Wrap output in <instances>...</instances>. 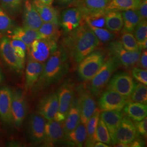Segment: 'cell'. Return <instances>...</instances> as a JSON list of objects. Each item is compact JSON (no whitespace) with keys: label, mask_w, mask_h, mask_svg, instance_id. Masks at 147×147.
<instances>
[{"label":"cell","mask_w":147,"mask_h":147,"mask_svg":"<svg viewBox=\"0 0 147 147\" xmlns=\"http://www.w3.org/2000/svg\"><path fill=\"white\" fill-rule=\"evenodd\" d=\"M11 111L13 122L16 126H20L25 119L27 112L26 100L22 92L16 90L12 92Z\"/></svg>","instance_id":"12"},{"label":"cell","mask_w":147,"mask_h":147,"mask_svg":"<svg viewBox=\"0 0 147 147\" xmlns=\"http://www.w3.org/2000/svg\"><path fill=\"white\" fill-rule=\"evenodd\" d=\"M58 47L57 42L44 39L34 40L27 49L28 59L40 63L45 62Z\"/></svg>","instance_id":"6"},{"label":"cell","mask_w":147,"mask_h":147,"mask_svg":"<svg viewBox=\"0 0 147 147\" xmlns=\"http://www.w3.org/2000/svg\"><path fill=\"white\" fill-rule=\"evenodd\" d=\"M3 80V75H2V73H1V71L0 70V84L2 82Z\"/></svg>","instance_id":"51"},{"label":"cell","mask_w":147,"mask_h":147,"mask_svg":"<svg viewBox=\"0 0 147 147\" xmlns=\"http://www.w3.org/2000/svg\"><path fill=\"white\" fill-rule=\"evenodd\" d=\"M134 36L139 47L142 50L147 49V22L146 20H142L137 25L134 31Z\"/></svg>","instance_id":"33"},{"label":"cell","mask_w":147,"mask_h":147,"mask_svg":"<svg viewBox=\"0 0 147 147\" xmlns=\"http://www.w3.org/2000/svg\"><path fill=\"white\" fill-rule=\"evenodd\" d=\"M137 136L138 134L134 123L127 117H123L117 129L112 144L114 146L117 143L130 144Z\"/></svg>","instance_id":"13"},{"label":"cell","mask_w":147,"mask_h":147,"mask_svg":"<svg viewBox=\"0 0 147 147\" xmlns=\"http://www.w3.org/2000/svg\"><path fill=\"white\" fill-rule=\"evenodd\" d=\"M45 119L39 113H32L28 119V130L32 142L35 144L43 142L45 137Z\"/></svg>","instance_id":"15"},{"label":"cell","mask_w":147,"mask_h":147,"mask_svg":"<svg viewBox=\"0 0 147 147\" xmlns=\"http://www.w3.org/2000/svg\"><path fill=\"white\" fill-rule=\"evenodd\" d=\"M139 65L143 69L147 70V49H143L139 59Z\"/></svg>","instance_id":"45"},{"label":"cell","mask_w":147,"mask_h":147,"mask_svg":"<svg viewBox=\"0 0 147 147\" xmlns=\"http://www.w3.org/2000/svg\"><path fill=\"white\" fill-rule=\"evenodd\" d=\"M121 14L123 19L122 31L133 32L136 26L142 20L138 9L123 11Z\"/></svg>","instance_id":"28"},{"label":"cell","mask_w":147,"mask_h":147,"mask_svg":"<svg viewBox=\"0 0 147 147\" xmlns=\"http://www.w3.org/2000/svg\"><path fill=\"white\" fill-rule=\"evenodd\" d=\"M58 25L53 22H43L38 30L40 38L57 42L61 36Z\"/></svg>","instance_id":"32"},{"label":"cell","mask_w":147,"mask_h":147,"mask_svg":"<svg viewBox=\"0 0 147 147\" xmlns=\"http://www.w3.org/2000/svg\"><path fill=\"white\" fill-rule=\"evenodd\" d=\"M22 0H0L3 10L14 14L20 8Z\"/></svg>","instance_id":"41"},{"label":"cell","mask_w":147,"mask_h":147,"mask_svg":"<svg viewBox=\"0 0 147 147\" xmlns=\"http://www.w3.org/2000/svg\"><path fill=\"white\" fill-rule=\"evenodd\" d=\"M127 102V98L112 89H107L100 96L98 106L100 111H121Z\"/></svg>","instance_id":"8"},{"label":"cell","mask_w":147,"mask_h":147,"mask_svg":"<svg viewBox=\"0 0 147 147\" xmlns=\"http://www.w3.org/2000/svg\"><path fill=\"white\" fill-rule=\"evenodd\" d=\"M130 147H140L144 146V143L141 138H136L130 144Z\"/></svg>","instance_id":"46"},{"label":"cell","mask_w":147,"mask_h":147,"mask_svg":"<svg viewBox=\"0 0 147 147\" xmlns=\"http://www.w3.org/2000/svg\"><path fill=\"white\" fill-rule=\"evenodd\" d=\"M63 38L62 47L75 64L93 52L100 45V40L84 22Z\"/></svg>","instance_id":"1"},{"label":"cell","mask_w":147,"mask_h":147,"mask_svg":"<svg viewBox=\"0 0 147 147\" xmlns=\"http://www.w3.org/2000/svg\"><path fill=\"white\" fill-rule=\"evenodd\" d=\"M120 64L117 58L111 56L104 62L99 71L91 80L89 89L93 94L98 96L101 94Z\"/></svg>","instance_id":"3"},{"label":"cell","mask_w":147,"mask_h":147,"mask_svg":"<svg viewBox=\"0 0 147 147\" xmlns=\"http://www.w3.org/2000/svg\"><path fill=\"white\" fill-rule=\"evenodd\" d=\"M87 137L86 125L81 122L72 131L65 136L64 141L70 145L82 147Z\"/></svg>","instance_id":"26"},{"label":"cell","mask_w":147,"mask_h":147,"mask_svg":"<svg viewBox=\"0 0 147 147\" xmlns=\"http://www.w3.org/2000/svg\"><path fill=\"white\" fill-rule=\"evenodd\" d=\"M110 0H78L74 5L82 11L84 16L105 14Z\"/></svg>","instance_id":"18"},{"label":"cell","mask_w":147,"mask_h":147,"mask_svg":"<svg viewBox=\"0 0 147 147\" xmlns=\"http://www.w3.org/2000/svg\"><path fill=\"white\" fill-rule=\"evenodd\" d=\"M123 117L121 111H106L100 112V118L105 123L110 136L111 143H113L117 129Z\"/></svg>","instance_id":"21"},{"label":"cell","mask_w":147,"mask_h":147,"mask_svg":"<svg viewBox=\"0 0 147 147\" xmlns=\"http://www.w3.org/2000/svg\"><path fill=\"white\" fill-rule=\"evenodd\" d=\"M38 1L48 5H52L53 1V0H38Z\"/></svg>","instance_id":"50"},{"label":"cell","mask_w":147,"mask_h":147,"mask_svg":"<svg viewBox=\"0 0 147 147\" xmlns=\"http://www.w3.org/2000/svg\"><path fill=\"white\" fill-rule=\"evenodd\" d=\"M132 75L140 83L147 85V70L134 68L132 70Z\"/></svg>","instance_id":"42"},{"label":"cell","mask_w":147,"mask_h":147,"mask_svg":"<svg viewBox=\"0 0 147 147\" xmlns=\"http://www.w3.org/2000/svg\"><path fill=\"white\" fill-rule=\"evenodd\" d=\"M59 109L58 94L53 93L42 98L38 105V113L47 121L55 120Z\"/></svg>","instance_id":"16"},{"label":"cell","mask_w":147,"mask_h":147,"mask_svg":"<svg viewBox=\"0 0 147 147\" xmlns=\"http://www.w3.org/2000/svg\"><path fill=\"white\" fill-rule=\"evenodd\" d=\"M11 39H18L24 42L27 49L31 46L32 42L38 39H40L37 30L27 27H16L11 33Z\"/></svg>","instance_id":"25"},{"label":"cell","mask_w":147,"mask_h":147,"mask_svg":"<svg viewBox=\"0 0 147 147\" xmlns=\"http://www.w3.org/2000/svg\"><path fill=\"white\" fill-rule=\"evenodd\" d=\"M142 20H146L147 18V0H142L138 9Z\"/></svg>","instance_id":"44"},{"label":"cell","mask_w":147,"mask_h":147,"mask_svg":"<svg viewBox=\"0 0 147 147\" xmlns=\"http://www.w3.org/2000/svg\"><path fill=\"white\" fill-rule=\"evenodd\" d=\"M104 62V53L100 51H93L79 63L78 71L80 78L84 81L91 80Z\"/></svg>","instance_id":"4"},{"label":"cell","mask_w":147,"mask_h":147,"mask_svg":"<svg viewBox=\"0 0 147 147\" xmlns=\"http://www.w3.org/2000/svg\"><path fill=\"white\" fill-rule=\"evenodd\" d=\"M136 129L137 134L143 136H147V119L146 117L142 121H135L134 123Z\"/></svg>","instance_id":"43"},{"label":"cell","mask_w":147,"mask_h":147,"mask_svg":"<svg viewBox=\"0 0 147 147\" xmlns=\"http://www.w3.org/2000/svg\"><path fill=\"white\" fill-rule=\"evenodd\" d=\"M32 3L43 22H53L58 25V11L52 5H46L38 0H33Z\"/></svg>","instance_id":"24"},{"label":"cell","mask_w":147,"mask_h":147,"mask_svg":"<svg viewBox=\"0 0 147 147\" xmlns=\"http://www.w3.org/2000/svg\"><path fill=\"white\" fill-rule=\"evenodd\" d=\"M107 50L109 56L117 58L119 62L127 69L131 68L138 62L142 49L130 51L123 47L120 40H114L109 43Z\"/></svg>","instance_id":"5"},{"label":"cell","mask_w":147,"mask_h":147,"mask_svg":"<svg viewBox=\"0 0 147 147\" xmlns=\"http://www.w3.org/2000/svg\"><path fill=\"white\" fill-rule=\"evenodd\" d=\"M94 32L96 37L100 40V42L107 43L113 40L116 37V33L111 32L104 28H99L88 26Z\"/></svg>","instance_id":"37"},{"label":"cell","mask_w":147,"mask_h":147,"mask_svg":"<svg viewBox=\"0 0 147 147\" xmlns=\"http://www.w3.org/2000/svg\"><path fill=\"white\" fill-rule=\"evenodd\" d=\"M80 123V110L77 98H74L65 120L63 121L65 136L72 131Z\"/></svg>","instance_id":"23"},{"label":"cell","mask_w":147,"mask_h":147,"mask_svg":"<svg viewBox=\"0 0 147 147\" xmlns=\"http://www.w3.org/2000/svg\"><path fill=\"white\" fill-rule=\"evenodd\" d=\"M44 63L28 59L25 71V89L30 90L34 88L42 73Z\"/></svg>","instance_id":"20"},{"label":"cell","mask_w":147,"mask_h":147,"mask_svg":"<svg viewBox=\"0 0 147 147\" xmlns=\"http://www.w3.org/2000/svg\"><path fill=\"white\" fill-rule=\"evenodd\" d=\"M114 146L118 147H130V144H125L123 143H117L115 145H114Z\"/></svg>","instance_id":"49"},{"label":"cell","mask_w":147,"mask_h":147,"mask_svg":"<svg viewBox=\"0 0 147 147\" xmlns=\"http://www.w3.org/2000/svg\"><path fill=\"white\" fill-rule=\"evenodd\" d=\"M105 14L94 16H86L84 22L90 26L104 28L105 27Z\"/></svg>","instance_id":"39"},{"label":"cell","mask_w":147,"mask_h":147,"mask_svg":"<svg viewBox=\"0 0 147 147\" xmlns=\"http://www.w3.org/2000/svg\"><path fill=\"white\" fill-rule=\"evenodd\" d=\"M65 134L63 121L56 120L48 121L45 126V137L43 142L47 146H53L64 140Z\"/></svg>","instance_id":"17"},{"label":"cell","mask_w":147,"mask_h":147,"mask_svg":"<svg viewBox=\"0 0 147 147\" xmlns=\"http://www.w3.org/2000/svg\"><path fill=\"white\" fill-rule=\"evenodd\" d=\"M127 102H135L147 104V85L141 83L137 84L131 94L127 98Z\"/></svg>","instance_id":"34"},{"label":"cell","mask_w":147,"mask_h":147,"mask_svg":"<svg viewBox=\"0 0 147 147\" xmlns=\"http://www.w3.org/2000/svg\"><path fill=\"white\" fill-rule=\"evenodd\" d=\"M100 112V110L96 107L94 112L87 123V137L85 141L86 147H93L95 143L96 142L95 139V134L99 119Z\"/></svg>","instance_id":"30"},{"label":"cell","mask_w":147,"mask_h":147,"mask_svg":"<svg viewBox=\"0 0 147 147\" xmlns=\"http://www.w3.org/2000/svg\"><path fill=\"white\" fill-rule=\"evenodd\" d=\"M77 99L80 110V122L86 125L96 108V101L90 89L82 85L78 88Z\"/></svg>","instance_id":"7"},{"label":"cell","mask_w":147,"mask_h":147,"mask_svg":"<svg viewBox=\"0 0 147 147\" xmlns=\"http://www.w3.org/2000/svg\"><path fill=\"white\" fill-rule=\"evenodd\" d=\"M142 0H110L106 11H124L138 9Z\"/></svg>","instance_id":"31"},{"label":"cell","mask_w":147,"mask_h":147,"mask_svg":"<svg viewBox=\"0 0 147 147\" xmlns=\"http://www.w3.org/2000/svg\"><path fill=\"white\" fill-rule=\"evenodd\" d=\"M13 26V21L5 11L0 7V33L9 31Z\"/></svg>","instance_id":"38"},{"label":"cell","mask_w":147,"mask_h":147,"mask_svg":"<svg viewBox=\"0 0 147 147\" xmlns=\"http://www.w3.org/2000/svg\"><path fill=\"white\" fill-rule=\"evenodd\" d=\"M11 46L16 55L22 59L25 60L27 47L24 42L18 39H10Z\"/></svg>","instance_id":"40"},{"label":"cell","mask_w":147,"mask_h":147,"mask_svg":"<svg viewBox=\"0 0 147 147\" xmlns=\"http://www.w3.org/2000/svg\"><path fill=\"white\" fill-rule=\"evenodd\" d=\"M0 55L5 63L18 73L21 71L25 66V60L19 58L11 46L10 39L3 37L0 39Z\"/></svg>","instance_id":"11"},{"label":"cell","mask_w":147,"mask_h":147,"mask_svg":"<svg viewBox=\"0 0 147 147\" xmlns=\"http://www.w3.org/2000/svg\"><path fill=\"white\" fill-rule=\"evenodd\" d=\"M24 27L38 30L43 22L32 2L25 0L24 7Z\"/></svg>","instance_id":"19"},{"label":"cell","mask_w":147,"mask_h":147,"mask_svg":"<svg viewBox=\"0 0 147 147\" xmlns=\"http://www.w3.org/2000/svg\"><path fill=\"white\" fill-rule=\"evenodd\" d=\"M105 27L111 32L118 33L123 27V19L119 11H110L105 15Z\"/></svg>","instance_id":"29"},{"label":"cell","mask_w":147,"mask_h":147,"mask_svg":"<svg viewBox=\"0 0 147 147\" xmlns=\"http://www.w3.org/2000/svg\"><path fill=\"white\" fill-rule=\"evenodd\" d=\"M120 41L123 47L128 51H134L140 49L135 37L131 32L122 31Z\"/></svg>","instance_id":"36"},{"label":"cell","mask_w":147,"mask_h":147,"mask_svg":"<svg viewBox=\"0 0 147 147\" xmlns=\"http://www.w3.org/2000/svg\"><path fill=\"white\" fill-rule=\"evenodd\" d=\"M136 85V82L131 75L125 72H120L116 74L111 79L107 89L113 90L127 98Z\"/></svg>","instance_id":"10"},{"label":"cell","mask_w":147,"mask_h":147,"mask_svg":"<svg viewBox=\"0 0 147 147\" xmlns=\"http://www.w3.org/2000/svg\"><path fill=\"white\" fill-rule=\"evenodd\" d=\"M95 139L96 142H103L109 146L112 144L108 129L100 117L95 131Z\"/></svg>","instance_id":"35"},{"label":"cell","mask_w":147,"mask_h":147,"mask_svg":"<svg viewBox=\"0 0 147 147\" xmlns=\"http://www.w3.org/2000/svg\"><path fill=\"white\" fill-rule=\"evenodd\" d=\"M124 108V112L126 115L134 121H142L147 117L146 104L140 102H127Z\"/></svg>","instance_id":"27"},{"label":"cell","mask_w":147,"mask_h":147,"mask_svg":"<svg viewBox=\"0 0 147 147\" xmlns=\"http://www.w3.org/2000/svg\"><path fill=\"white\" fill-rule=\"evenodd\" d=\"M58 112L55 120L63 121L65 120L71 103L75 98V89L73 84H63L58 90Z\"/></svg>","instance_id":"9"},{"label":"cell","mask_w":147,"mask_h":147,"mask_svg":"<svg viewBox=\"0 0 147 147\" xmlns=\"http://www.w3.org/2000/svg\"><path fill=\"white\" fill-rule=\"evenodd\" d=\"M84 14L77 7L63 11L61 16V25L64 31L69 33L84 23Z\"/></svg>","instance_id":"14"},{"label":"cell","mask_w":147,"mask_h":147,"mask_svg":"<svg viewBox=\"0 0 147 147\" xmlns=\"http://www.w3.org/2000/svg\"><path fill=\"white\" fill-rule=\"evenodd\" d=\"M12 92L8 87L0 89V118L5 123L13 122L11 115Z\"/></svg>","instance_id":"22"},{"label":"cell","mask_w":147,"mask_h":147,"mask_svg":"<svg viewBox=\"0 0 147 147\" xmlns=\"http://www.w3.org/2000/svg\"><path fill=\"white\" fill-rule=\"evenodd\" d=\"M78 0H58V3L60 5L68 6L75 3Z\"/></svg>","instance_id":"47"},{"label":"cell","mask_w":147,"mask_h":147,"mask_svg":"<svg viewBox=\"0 0 147 147\" xmlns=\"http://www.w3.org/2000/svg\"><path fill=\"white\" fill-rule=\"evenodd\" d=\"M68 71V55L63 47H57L44 64L42 73L34 87L37 89H42L58 82Z\"/></svg>","instance_id":"2"},{"label":"cell","mask_w":147,"mask_h":147,"mask_svg":"<svg viewBox=\"0 0 147 147\" xmlns=\"http://www.w3.org/2000/svg\"><path fill=\"white\" fill-rule=\"evenodd\" d=\"M93 147H109L110 146L109 145H107V144L104 143L103 142H96L95 143Z\"/></svg>","instance_id":"48"}]
</instances>
